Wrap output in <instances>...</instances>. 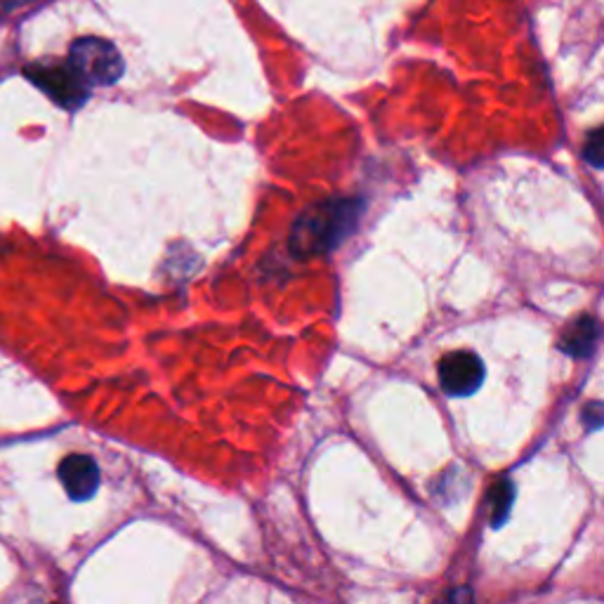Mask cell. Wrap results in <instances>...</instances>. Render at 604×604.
I'll return each mask as SVG.
<instances>
[{"label":"cell","mask_w":604,"mask_h":604,"mask_svg":"<svg viewBox=\"0 0 604 604\" xmlns=\"http://www.w3.org/2000/svg\"><path fill=\"white\" fill-rule=\"evenodd\" d=\"M361 215V201L326 199L305 208L293 222L291 250L298 258H315L333 250L349 236Z\"/></svg>","instance_id":"cell-1"},{"label":"cell","mask_w":604,"mask_h":604,"mask_svg":"<svg viewBox=\"0 0 604 604\" xmlns=\"http://www.w3.org/2000/svg\"><path fill=\"white\" fill-rule=\"evenodd\" d=\"M69 64L76 69V74L88 83V86H114L123 76L125 62L114 44L104 38H78L69 48Z\"/></svg>","instance_id":"cell-2"},{"label":"cell","mask_w":604,"mask_h":604,"mask_svg":"<svg viewBox=\"0 0 604 604\" xmlns=\"http://www.w3.org/2000/svg\"><path fill=\"white\" fill-rule=\"evenodd\" d=\"M26 78L44 90L52 102L74 111L88 100V83L69 62H38L26 66Z\"/></svg>","instance_id":"cell-3"},{"label":"cell","mask_w":604,"mask_h":604,"mask_svg":"<svg viewBox=\"0 0 604 604\" xmlns=\"http://www.w3.org/2000/svg\"><path fill=\"white\" fill-rule=\"evenodd\" d=\"M484 381V367L480 357L468 349H458V353L446 355L440 361V385L452 397H468L482 385Z\"/></svg>","instance_id":"cell-4"},{"label":"cell","mask_w":604,"mask_h":604,"mask_svg":"<svg viewBox=\"0 0 604 604\" xmlns=\"http://www.w3.org/2000/svg\"><path fill=\"white\" fill-rule=\"evenodd\" d=\"M58 472L69 498L74 501H88L97 491V484H100V470H97V463L90 456H83V454L66 456L60 463Z\"/></svg>","instance_id":"cell-5"},{"label":"cell","mask_w":604,"mask_h":604,"mask_svg":"<svg viewBox=\"0 0 604 604\" xmlns=\"http://www.w3.org/2000/svg\"><path fill=\"white\" fill-rule=\"evenodd\" d=\"M597 321L590 317H581L565 331V335H562V349L574 357H588L590 349L597 343Z\"/></svg>","instance_id":"cell-6"},{"label":"cell","mask_w":604,"mask_h":604,"mask_svg":"<svg viewBox=\"0 0 604 604\" xmlns=\"http://www.w3.org/2000/svg\"><path fill=\"white\" fill-rule=\"evenodd\" d=\"M513 484L508 480H498L491 489L489 494V517H491V525L498 527L505 522V517H508L510 508H513Z\"/></svg>","instance_id":"cell-7"},{"label":"cell","mask_w":604,"mask_h":604,"mask_svg":"<svg viewBox=\"0 0 604 604\" xmlns=\"http://www.w3.org/2000/svg\"><path fill=\"white\" fill-rule=\"evenodd\" d=\"M583 159L593 168H597V171H604V125L588 133L583 145Z\"/></svg>","instance_id":"cell-8"},{"label":"cell","mask_w":604,"mask_h":604,"mask_svg":"<svg viewBox=\"0 0 604 604\" xmlns=\"http://www.w3.org/2000/svg\"><path fill=\"white\" fill-rule=\"evenodd\" d=\"M581 418L588 428H602L604 426V404H588Z\"/></svg>","instance_id":"cell-9"},{"label":"cell","mask_w":604,"mask_h":604,"mask_svg":"<svg viewBox=\"0 0 604 604\" xmlns=\"http://www.w3.org/2000/svg\"><path fill=\"white\" fill-rule=\"evenodd\" d=\"M434 604H472L470 588H454L444 593Z\"/></svg>","instance_id":"cell-10"},{"label":"cell","mask_w":604,"mask_h":604,"mask_svg":"<svg viewBox=\"0 0 604 604\" xmlns=\"http://www.w3.org/2000/svg\"><path fill=\"white\" fill-rule=\"evenodd\" d=\"M17 3H26V0H8V5H17Z\"/></svg>","instance_id":"cell-11"}]
</instances>
